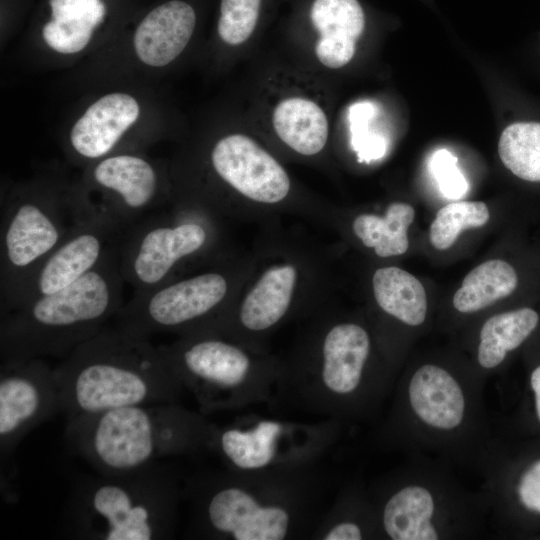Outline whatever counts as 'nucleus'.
I'll use <instances>...</instances> for the list:
<instances>
[{"instance_id": "nucleus-1", "label": "nucleus", "mask_w": 540, "mask_h": 540, "mask_svg": "<svg viewBox=\"0 0 540 540\" xmlns=\"http://www.w3.org/2000/svg\"><path fill=\"white\" fill-rule=\"evenodd\" d=\"M314 466L226 469L190 480L189 535L217 540H288L311 536L322 492Z\"/></svg>"}, {"instance_id": "nucleus-2", "label": "nucleus", "mask_w": 540, "mask_h": 540, "mask_svg": "<svg viewBox=\"0 0 540 540\" xmlns=\"http://www.w3.org/2000/svg\"><path fill=\"white\" fill-rule=\"evenodd\" d=\"M66 419L138 404L179 403L184 387L149 337L105 326L54 367Z\"/></svg>"}, {"instance_id": "nucleus-3", "label": "nucleus", "mask_w": 540, "mask_h": 540, "mask_svg": "<svg viewBox=\"0 0 540 540\" xmlns=\"http://www.w3.org/2000/svg\"><path fill=\"white\" fill-rule=\"evenodd\" d=\"M215 427L180 403H153L66 419L65 435L97 473L121 475L210 450Z\"/></svg>"}, {"instance_id": "nucleus-4", "label": "nucleus", "mask_w": 540, "mask_h": 540, "mask_svg": "<svg viewBox=\"0 0 540 540\" xmlns=\"http://www.w3.org/2000/svg\"><path fill=\"white\" fill-rule=\"evenodd\" d=\"M121 241L73 284L1 314V364L62 359L116 316L124 304Z\"/></svg>"}, {"instance_id": "nucleus-5", "label": "nucleus", "mask_w": 540, "mask_h": 540, "mask_svg": "<svg viewBox=\"0 0 540 540\" xmlns=\"http://www.w3.org/2000/svg\"><path fill=\"white\" fill-rule=\"evenodd\" d=\"M183 488L157 462L121 474L84 476L64 512L66 534L82 540H163L173 537Z\"/></svg>"}, {"instance_id": "nucleus-6", "label": "nucleus", "mask_w": 540, "mask_h": 540, "mask_svg": "<svg viewBox=\"0 0 540 540\" xmlns=\"http://www.w3.org/2000/svg\"><path fill=\"white\" fill-rule=\"evenodd\" d=\"M370 355L371 339L363 326L333 324L310 361L280 367L270 402L339 423L369 417L389 383L370 371Z\"/></svg>"}, {"instance_id": "nucleus-7", "label": "nucleus", "mask_w": 540, "mask_h": 540, "mask_svg": "<svg viewBox=\"0 0 540 540\" xmlns=\"http://www.w3.org/2000/svg\"><path fill=\"white\" fill-rule=\"evenodd\" d=\"M158 347L204 415L270 402L273 397L280 367L257 360L216 332L183 335Z\"/></svg>"}, {"instance_id": "nucleus-8", "label": "nucleus", "mask_w": 540, "mask_h": 540, "mask_svg": "<svg viewBox=\"0 0 540 540\" xmlns=\"http://www.w3.org/2000/svg\"><path fill=\"white\" fill-rule=\"evenodd\" d=\"M79 219L73 195L27 191L5 203L1 212V312L10 307Z\"/></svg>"}, {"instance_id": "nucleus-9", "label": "nucleus", "mask_w": 540, "mask_h": 540, "mask_svg": "<svg viewBox=\"0 0 540 540\" xmlns=\"http://www.w3.org/2000/svg\"><path fill=\"white\" fill-rule=\"evenodd\" d=\"M339 422L253 417L216 425L211 443L226 467L265 471L313 467L336 440Z\"/></svg>"}, {"instance_id": "nucleus-10", "label": "nucleus", "mask_w": 540, "mask_h": 540, "mask_svg": "<svg viewBox=\"0 0 540 540\" xmlns=\"http://www.w3.org/2000/svg\"><path fill=\"white\" fill-rule=\"evenodd\" d=\"M228 290L227 278L216 271L174 279L133 293L115 318L118 325L149 338L159 332H180L182 336L201 332L222 306Z\"/></svg>"}, {"instance_id": "nucleus-11", "label": "nucleus", "mask_w": 540, "mask_h": 540, "mask_svg": "<svg viewBox=\"0 0 540 540\" xmlns=\"http://www.w3.org/2000/svg\"><path fill=\"white\" fill-rule=\"evenodd\" d=\"M208 240L209 231L203 222L154 212L123 235L120 244L123 279L133 288V293L172 281L180 265L206 248Z\"/></svg>"}, {"instance_id": "nucleus-12", "label": "nucleus", "mask_w": 540, "mask_h": 540, "mask_svg": "<svg viewBox=\"0 0 540 540\" xmlns=\"http://www.w3.org/2000/svg\"><path fill=\"white\" fill-rule=\"evenodd\" d=\"M58 413L61 403L54 368L43 358L1 364V487L11 499L15 451L29 432Z\"/></svg>"}, {"instance_id": "nucleus-13", "label": "nucleus", "mask_w": 540, "mask_h": 540, "mask_svg": "<svg viewBox=\"0 0 540 540\" xmlns=\"http://www.w3.org/2000/svg\"><path fill=\"white\" fill-rule=\"evenodd\" d=\"M90 182L104 195L76 205L81 218L107 222L126 232L152 214L159 202V177L146 159L133 154L105 156L94 165Z\"/></svg>"}, {"instance_id": "nucleus-14", "label": "nucleus", "mask_w": 540, "mask_h": 540, "mask_svg": "<svg viewBox=\"0 0 540 540\" xmlns=\"http://www.w3.org/2000/svg\"><path fill=\"white\" fill-rule=\"evenodd\" d=\"M125 232L94 218H80L63 242L38 266L5 313L55 293L95 268Z\"/></svg>"}, {"instance_id": "nucleus-15", "label": "nucleus", "mask_w": 540, "mask_h": 540, "mask_svg": "<svg viewBox=\"0 0 540 540\" xmlns=\"http://www.w3.org/2000/svg\"><path fill=\"white\" fill-rule=\"evenodd\" d=\"M210 161L219 178L253 201L278 203L290 191V179L284 168L246 135L230 134L219 139Z\"/></svg>"}, {"instance_id": "nucleus-16", "label": "nucleus", "mask_w": 540, "mask_h": 540, "mask_svg": "<svg viewBox=\"0 0 540 540\" xmlns=\"http://www.w3.org/2000/svg\"><path fill=\"white\" fill-rule=\"evenodd\" d=\"M403 399L409 413L434 432H454L466 419L468 408L463 386L438 365L420 366L406 382Z\"/></svg>"}, {"instance_id": "nucleus-17", "label": "nucleus", "mask_w": 540, "mask_h": 540, "mask_svg": "<svg viewBox=\"0 0 540 540\" xmlns=\"http://www.w3.org/2000/svg\"><path fill=\"white\" fill-rule=\"evenodd\" d=\"M137 101L125 93H110L90 105L69 135L74 152L87 160L107 156L139 117Z\"/></svg>"}, {"instance_id": "nucleus-18", "label": "nucleus", "mask_w": 540, "mask_h": 540, "mask_svg": "<svg viewBox=\"0 0 540 540\" xmlns=\"http://www.w3.org/2000/svg\"><path fill=\"white\" fill-rule=\"evenodd\" d=\"M380 534L392 540L439 539V503L426 486L391 489L375 504Z\"/></svg>"}, {"instance_id": "nucleus-19", "label": "nucleus", "mask_w": 540, "mask_h": 540, "mask_svg": "<svg viewBox=\"0 0 540 540\" xmlns=\"http://www.w3.org/2000/svg\"><path fill=\"white\" fill-rule=\"evenodd\" d=\"M196 24L191 5L180 0L163 3L138 25L133 46L146 65L162 67L175 60L187 46Z\"/></svg>"}, {"instance_id": "nucleus-20", "label": "nucleus", "mask_w": 540, "mask_h": 540, "mask_svg": "<svg viewBox=\"0 0 540 540\" xmlns=\"http://www.w3.org/2000/svg\"><path fill=\"white\" fill-rule=\"evenodd\" d=\"M311 21L320 34L315 46L318 60L328 68H341L353 58L365 25L357 0H315Z\"/></svg>"}, {"instance_id": "nucleus-21", "label": "nucleus", "mask_w": 540, "mask_h": 540, "mask_svg": "<svg viewBox=\"0 0 540 540\" xmlns=\"http://www.w3.org/2000/svg\"><path fill=\"white\" fill-rule=\"evenodd\" d=\"M296 279L297 271L291 264L267 269L239 307V326L249 333L259 334L277 325L290 307Z\"/></svg>"}, {"instance_id": "nucleus-22", "label": "nucleus", "mask_w": 540, "mask_h": 540, "mask_svg": "<svg viewBox=\"0 0 540 540\" xmlns=\"http://www.w3.org/2000/svg\"><path fill=\"white\" fill-rule=\"evenodd\" d=\"M52 19L42 28L46 44L62 54L83 50L104 20L102 0H49Z\"/></svg>"}, {"instance_id": "nucleus-23", "label": "nucleus", "mask_w": 540, "mask_h": 540, "mask_svg": "<svg viewBox=\"0 0 540 540\" xmlns=\"http://www.w3.org/2000/svg\"><path fill=\"white\" fill-rule=\"evenodd\" d=\"M272 125L288 147L305 156L319 153L327 142L329 126L325 112L304 97L281 100L273 110Z\"/></svg>"}, {"instance_id": "nucleus-24", "label": "nucleus", "mask_w": 540, "mask_h": 540, "mask_svg": "<svg viewBox=\"0 0 540 540\" xmlns=\"http://www.w3.org/2000/svg\"><path fill=\"white\" fill-rule=\"evenodd\" d=\"M379 307L409 326L422 324L427 314V298L421 282L398 267L378 269L372 279Z\"/></svg>"}, {"instance_id": "nucleus-25", "label": "nucleus", "mask_w": 540, "mask_h": 540, "mask_svg": "<svg viewBox=\"0 0 540 540\" xmlns=\"http://www.w3.org/2000/svg\"><path fill=\"white\" fill-rule=\"evenodd\" d=\"M380 534L375 507L357 488H345L331 508L319 519L310 538L318 540H361Z\"/></svg>"}, {"instance_id": "nucleus-26", "label": "nucleus", "mask_w": 540, "mask_h": 540, "mask_svg": "<svg viewBox=\"0 0 540 540\" xmlns=\"http://www.w3.org/2000/svg\"><path fill=\"white\" fill-rule=\"evenodd\" d=\"M537 312L521 308L490 317L482 326L477 351L479 365L485 369L499 366L508 352L520 346L536 328Z\"/></svg>"}, {"instance_id": "nucleus-27", "label": "nucleus", "mask_w": 540, "mask_h": 540, "mask_svg": "<svg viewBox=\"0 0 540 540\" xmlns=\"http://www.w3.org/2000/svg\"><path fill=\"white\" fill-rule=\"evenodd\" d=\"M518 283L514 268L503 260L486 261L464 278L453 305L461 313H473L510 295Z\"/></svg>"}, {"instance_id": "nucleus-28", "label": "nucleus", "mask_w": 540, "mask_h": 540, "mask_svg": "<svg viewBox=\"0 0 540 540\" xmlns=\"http://www.w3.org/2000/svg\"><path fill=\"white\" fill-rule=\"evenodd\" d=\"M415 211L407 203L395 202L388 206L385 216L362 214L353 221V231L361 242L373 248L380 257L401 255L408 249L407 229Z\"/></svg>"}, {"instance_id": "nucleus-29", "label": "nucleus", "mask_w": 540, "mask_h": 540, "mask_svg": "<svg viewBox=\"0 0 540 540\" xmlns=\"http://www.w3.org/2000/svg\"><path fill=\"white\" fill-rule=\"evenodd\" d=\"M498 152L514 175L526 181H540V123L516 122L506 127Z\"/></svg>"}, {"instance_id": "nucleus-30", "label": "nucleus", "mask_w": 540, "mask_h": 540, "mask_svg": "<svg viewBox=\"0 0 540 540\" xmlns=\"http://www.w3.org/2000/svg\"><path fill=\"white\" fill-rule=\"evenodd\" d=\"M489 220L487 205L480 201H462L447 204L436 214L430 230L431 244L446 250L456 241L462 230L481 227Z\"/></svg>"}, {"instance_id": "nucleus-31", "label": "nucleus", "mask_w": 540, "mask_h": 540, "mask_svg": "<svg viewBox=\"0 0 540 540\" xmlns=\"http://www.w3.org/2000/svg\"><path fill=\"white\" fill-rule=\"evenodd\" d=\"M261 0H222L218 34L226 44L235 46L245 42L253 33Z\"/></svg>"}, {"instance_id": "nucleus-32", "label": "nucleus", "mask_w": 540, "mask_h": 540, "mask_svg": "<svg viewBox=\"0 0 540 540\" xmlns=\"http://www.w3.org/2000/svg\"><path fill=\"white\" fill-rule=\"evenodd\" d=\"M429 170L441 193L449 199H460L469 184L457 165V157L447 149H438L430 157Z\"/></svg>"}, {"instance_id": "nucleus-33", "label": "nucleus", "mask_w": 540, "mask_h": 540, "mask_svg": "<svg viewBox=\"0 0 540 540\" xmlns=\"http://www.w3.org/2000/svg\"><path fill=\"white\" fill-rule=\"evenodd\" d=\"M373 114L374 106L369 102L355 104L351 109L353 144L366 159L381 157L385 151L383 138L367 131L368 120Z\"/></svg>"}, {"instance_id": "nucleus-34", "label": "nucleus", "mask_w": 540, "mask_h": 540, "mask_svg": "<svg viewBox=\"0 0 540 540\" xmlns=\"http://www.w3.org/2000/svg\"><path fill=\"white\" fill-rule=\"evenodd\" d=\"M516 491L520 503L527 510L540 514V460L522 473Z\"/></svg>"}, {"instance_id": "nucleus-35", "label": "nucleus", "mask_w": 540, "mask_h": 540, "mask_svg": "<svg viewBox=\"0 0 540 540\" xmlns=\"http://www.w3.org/2000/svg\"><path fill=\"white\" fill-rule=\"evenodd\" d=\"M530 385L535 396V408L540 421V366L534 369L530 377Z\"/></svg>"}]
</instances>
